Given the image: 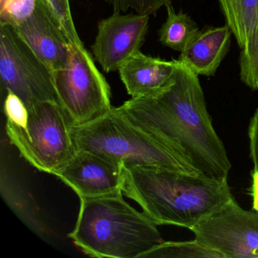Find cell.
Masks as SVG:
<instances>
[{"label":"cell","instance_id":"3957f363","mask_svg":"<svg viewBox=\"0 0 258 258\" xmlns=\"http://www.w3.org/2000/svg\"><path fill=\"white\" fill-rule=\"evenodd\" d=\"M69 236L84 253L99 258H142L163 241L158 225L131 206L122 192L81 199Z\"/></svg>","mask_w":258,"mask_h":258},{"label":"cell","instance_id":"7a4b0ae2","mask_svg":"<svg viewBox=\"0 0 258 258\" xmlns=\"http://www.w3.org/2000/svg\"><path fill=\"white\" fill-rule=\"evenodd\" d=\"M121 190L158 226L173 225L188 229L233 198L227 179L150 166L123 165Z\"/></svg>","mask_w":258,"mask_h":258},{"label":"cell","instance_id":"277c9868","mask_svg":"<svg viewBox=\"0 0 258 258\" xmlns=\"http://www.w3.org/2000/svg\"><path fill=\"white\" fill-rule=\"evenodd\" d=\"M77 150H86L125 167L150 166L191 175L203 174L182 154L138 127L111 108L96 120L72 126Z\"/></svg>","mask_w":258,"mask_h":258},{"label":"cell","instance_id":"30bf717a","mask_svg":"<svg viewBox=\"0 0 258 258\" xmlns=\"http://www.w3.org/2000/svg\"><path fill=\"white\" fill-rule=\"evenodd\" d=\"M55 176L80 199L122 192L123 164L89 151L77 150Z\"/></svg>","mask_w":258,"mask_h":258},{"label":"cell","instance_id":"9c48e42d","mask_svg":"<svg viewBox=\"0 0 258 258\" xmlns=\"http://www.w3.org/2000/svg\"><path fill=\"white\" fill-rule=\"evenodd\" d=\"M149 16L114 13L98 24L92 51L106 73L119 69L140 52L149 29Z\"/></svg>","mask_w":258,"mask_h":258},{"label":"cell","instance_id":"cb8c5ba5","mask_svg":"<svg viewBox=\"0 0 258 258\" xmlns=\"http://www.w3.org/2000/svg\"><path fill=\"white\" fill-rule=\"evenodd\" d=\"M251 184H250L249 191L252 198L253 202V209L255 211L258 210V172H252Z\"/></svg>","mask_w":258,"mask_h":258},{"label":"cell","instance_id":"d4e9b609","mask_svg":"<svg viewBox=\"0 0 258 258\" xmlns=\"http://www.w3.org/2000/svg\"><path fill=\"white\" fill-rule=\"evenodd\" d=\"M258 211V210H257V211Z\"/></svg>","mask_w":258,"mask_h":258},{"label":"cell","instance_id":"9a60e30c","mask_svg":"<svg viewBox=\"0 0 258 258\" xmlns=\"http://www.w3.org/2000/svg\"><path fill=\"white\" fill-rule=\"evenodd\" d=\"M220 8L237 43L247 44L258 19V0H218Z\"/></svg>","mask_w":258,"mask_h":258},{"label":"cell","instance_id":"2e32d148","mask_svg":"<svg viewBox=\"0 0 258 258\" xmlns=\"http://www.w3.org/2000/svg\"><path fill=\"white\" fill-rule=\"evenodd\" d=\"M167 18L158 31L159 41L173 50L183 51L200 33L196 22L182 12L176 13L172 6H167Z\"/></svg>","mask_w":258,"mask_h":258},{"label":"cell","instance_id":"4fadbf2b","mask_svg":"<svg viewBox=\"0 0 258 258\" xmlns=\"http://www.w3.org/2000/svg\"><path fill=\"white\" fill-rule=\"evenodd\" d=\"M232 34L227 25L201 31L181 52L179 61L198 76H214L229 51Z\"/></svg>","mask_w":258,"mask_h":258},{"label":"cell","instance_id":"603a6c76","mask_svg":"<svg viewBox=\"0 0 258 258\" xmlns=\"http://www.w3.org/2000/svg\"><path fill=\"white\" fill-rule=\"evenodd\" d=\"M250 157L253 165V172H258V108L249 123L247 131Z\"/></svg>","mask_w":258,"mask_h":258},{"label":"cell","instance_id":"7c38bea8","mask_svg":"<svg viewBox=\"0 0 258 258\" xmlns=\"http://www.w3.org/2000/svg\"><path fill=\"white\" fill-rule=\"evenodd\" d=\"M176 60L154 58L139 52L120 69V79L131 98L149 96L168 87L173 81Z\"/></svg>","mask_w":258,"mask_h":258},{"label":"cell","instance_id":"5b68a950","mask_svg":"<svg viewBox=\"0 0 258 258\" xmlns=\"http://www.w3.org/2000/svg\"><path fill=\"white\" fill-rule=\"evenodd\" d=\"M28 111L26 130L7 121L10 143L37 170L55 175L76 152L73 124L57 102H40L28 108Z\"/></svg>","mask_w":258,"mask_h":258},{"label":"cell","instance_id":"52a82bcc","mask_svg":"<svg viewBox=\"0 0 258 258\" xmlns=\"http://www.w3.org/2000/svg\"><path fill=\"white\" fill-rule=\"evenodd\" d=\"M0 81L27 108L40 102L60 104L53 72L36 55L13 27L0 25Z\"/></svg>","mask_w":258,"mask_h":258},{"label":"cell","instance_id":"ffe728a7","mask_svg":"<svg viewBox=\"0 0 258 258\" xmlns=\"http://www.w3.org/2000/svg\"><path fill=\"white\" fill-rule=\"evenodd\" d=\"M111 6L114 13H124L128 10L144 16H156L163 7L170 5L171 0H105Z\"/></svg>","mask_w":258,"mask_h":258},{"label":"cell","instance_id":"44dd1931","mask_svg":"<svg viewBox=\"0 0 258 258\" xmlns=\"http://www.w3.org/2000/svg\"><path fill=\"white\" fill-rule=\"evenodd\" d=\"M58 17L68 38L74 46L83 45L72 17L69 0H46Z\"/></svg>","mask_w":258,"mask_h":258},{"label":"cell","instance_id":"8992f818","mask_svg":"<svg viewBox=\"0 0 258 258\" xmlns=\"http://www.w3.org/2000/svg\"><path fill=\"white\" fill-rule=\"evenodd\" d=\"M60 105L73 125H82L108 112L111 89L84 45L72 46L70 59L53 72Z\"/></svg>","mask_w":258,"mask_h":258},{"label":"cell","instance_id":"e0dca14e","mask_svg":"<svg viewBox=\"0 0 258 258\" xmlns=\"http://www.w3.org/2000/svg\"><path fill=\"white\" fill-rule=\"evenodd\" d=\"M223 258V255L195 239L164 241L145 253L142 258Z\"/></svg>","mask_w":258,"mask_h":258},{"label":"cell","instance_id":"7402d4cb","mask_svg":"<svg viewBox=\"0 0 258 258\" xmlns=\"http://www.w3.org/2000/svg\"><path fill=\"white\" fill-rule=\"evenodd\" d=\"M4 109L7 121L22 129H27L29 111L25 102L16 93L11 91L6 93Z\"/></svg>","mask_w":258,"mask_h":258},{"label":"cell","instance_id":"5bb4252c","mask_svg":"<svg viewBox=\"0 0 258 258\" xmlns=\"http://www.w3.org/2000/svg\"><path fill=\"white\" fill-rule=\"evenodd\" d=\"M0 190L6 203L27 226L38 235H47L50 233L49 228L42 220L38 208L31 194L3 162Z\"/></svg>","mask_w":258,"mask_h":258},{"label":"cell","instance_id":"ac0fdd59","mask_svg":"<svg viewBox=\"0 0 258 258\" xmlns=\"http://www.w3.org/2000/svg\"><path fill=\"white\" fill-rule=\"evenodd\" d=\"M240 78L251 90H258V19L239 58Z\"/></svg>","mask_w":258,"mask_h":258},{"label":"cell","instance_id":"6da1fadb","mask_svg":"<svg viewBox=\"0 0 258 258\" xmlns=\"http://www.w3.org/2000/svg\"><path fill=\"white\" fill-rule=\"evenodd\" d=\"M117 109L136 126L188 158L201 173L228 179L232 165L213 126L199 76L179 59L168 87L131 98Z\"/></svg>","mask_w":258,"mask_h":258},{"label":"cell","instance_id":"ba28073f","mask_svg":"<svg viewBox=\"0 0 258 258\" xmlns=\"http://www.w3.org/2000/svg\"><path fill=\"white\" fill-rule=\"evenodd\" d=\"M190 230L223 258H258V211L243 209L234 197Z\"/></svg>","mask_w":258,"mask_h":258},{"label":"cell","instance_id":"8fae6325","mask_svg":"<svg viewBox=\"0 0 258 258\" xmlns=\"http://www.w3.org/2000/svg\"><path fill=\"white\" fill-rule=\"evenodd\" d=\"M13 28L52 72L69 62L74 45L46 0H37L31 16Z\"/></svg>","mask_w":258,"mask_h":258},{"label":"cell","instance_id":"d6986e66","mask_svg":"<svg viewBox=\"0 0 258 258\" xmlns=\"http://www.w3.org/2000/svg\"><path fill=\"white\" fill-rule=\"evenodd\" d=\"M37 0H0V25L16 28L31 16Z\"/></svg>","mask_w":258,"mask_h":258}]
</instances>
